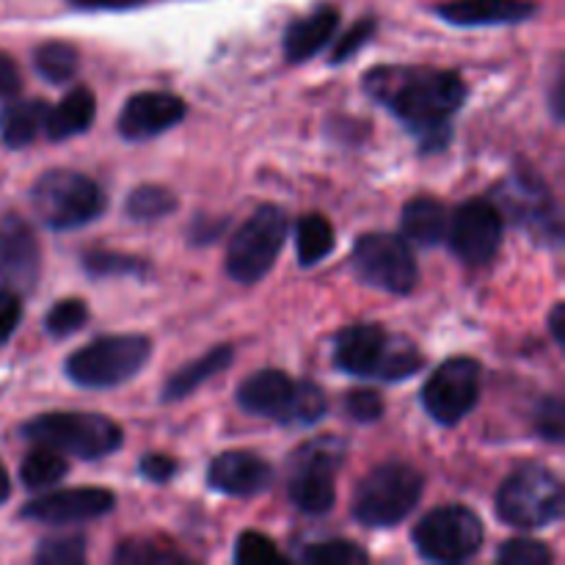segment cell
Segmentation results:
<instances>
[{
	"instance_id": "6",
	"label": "cell",
	"mask_w": 565,
	"mask_h": 565,
	"mask_svg": "<svg viewBox=\"0 0 565 565\" xmlns=\"http://www.w3.org/2000/svg\"><path fill=\"white\" fill-rule=\"evenodd\" d=\"M33 207L55 232L81 230L105 213V193L92 177L72 169H50L33 185Z\"/></svg>"
},
{
	"instance_id": "47",
	"label": "cell",
	"mask_w": 565,
	"mask_h": 565,
	"mask_svg": "<svg viewBox=\"0 0 565 565\" xmlns=\"http://www.w3.org/2000/svg\"><path fill=\"white\" fill-rule=\"evenodd\" d=\"M9 494H11V480H9V472H6V467L0 463V505L9 500Z\"/></svg>"
},
{
	"instance_id": "31",
	"label": "cell",
	"mask_w": 565,
	"mask_h": 565,
	"mask_svg": "<svg viewBox=\"0 0 565 565\" xmlns=\"http://www.w3.org/2000/svg\"><path fill=\"white\" fill-rule=\"evenodd\" d=\"M301 563L309 565H362L370 561L367 552L353 541H320V544L301 550Z\"/></svg>"
},
{
	"instance_id": "10",
	"label": "cell",
	"mask_w": 565,
	"mask_h": 565,
	"mask_svg": "<svg viewBox=\"0 0 565 565\" xmlns=\"http://www.w3.org/2000/svg\"><path fill=\"white\" fill-rule=\"evenodd\" d=\"M414 546L430 563H463L472 561L486 539L483 522L478 513L463 505L434 508L414 527Z\"/></svg>"
},
{
	"instance_id": "28",
	"label": "cell",
	"mask_w": 565,
	"mask_h": 565,
	"mask_svg": "<svg viewBox=\"0 0 565 565\" xmlns=\"http://www.w3.org/2000/svg\"><path fill=\"white\" fill-rule=\"evenodd\" d=\"M33 66L47 83H66L77 72V50L66 42H44L33 53Z\"/></svg>"
},
{
	"instance_id": "20",
	"label": "cell",
	"mask_w": 565,
	"mask_h": 565,
	"mask_svg": "<svg viewBox=\"0 0 565 565\" xmlns=\"http://www.w3.org/2000/svg\"><path fill=\"white\" fill-rule=\"evenodd\" d=\"M436 14L458 28L516 25L535 14V3L530 0H450V3H441Z\"/></svg>"
},
{
	"instance_id": "11",
	"label": "cell",
	"mask_w": 565,
	"mask_h": 565,
	"mask_svg": "<svg viewBox=\"0 0 565 565\" xmlns=\"http://www.w3.org/2000/svg\"><path fill=\"white\" fill-rule=\"evenodd\" d=\"M351 268L364 285L392 296H408L419 279L417 259L408 243L386 232L359 237L351 254Z\"/></svg>"
},
{
	"instance_id": "25",
	"label": "cell",
	"mask_w": 565,
	"mask_h": 565,
	"mask_svg": "<svg viewBox=\"0 0 565 565\" xmlns=\"http://www.w3.org/2000/svg\"><path fill=\"white\" fill-rule=\"evenodd\" d=\"M50 105L44 99H17L0 110V136L11 149H22L44 130Z\"/></svg>"
},
{
	"instance_id": "36",
	"label": "cell",
	"mask_w": 565,
	"mask_h": 565,
	"mask_svg": "<svg viewBox=\"0 0 565 565\" xmlns=\"http://www.w3.org/2000/svg\"><path fill=\"white\" fill-rule=\"evenodd\" d=\"M555 561V552L544 541L513 539L497 552V563L502 565H550Z\"/></svg>"
},
{
	"instance_id": "27",
	"label": "cell",
	"mask_w": 565,
	"mask_h": 565,
	"mask_svg": "<svg viewBox=\"0 0 565 565\" xmlns=\"http://www.w3.org/2000/svg\"><path fill=\"white\" fill-rule=\"evenodd\" d=\"M66 472H70L66 458L61 456L58 450H53V447H42V445H36V450L28 452L25 461H22L20 467L22 486L31 491L58 486L61 480L66 478Z\"/></svg>"
},
{
	"instance_id": "19",
	"label": "cell",
	"mask_w": 565,
	"mask_h": 565,
	"mask_svg": "<svg viewBox=\"0 0 565 565\" xmlns=\"http://www.w3.org/2000/svg\"><path fill=\"white\" fill-rule=\"evenodd\" d=\"M292 401H296V381L281 370H259L248 375L237 390V403L243 412L285 425H290Z\"/></svg>"
},
{
	"instance_id": "48",
	"label": "cell",
	"mask_w": 565,
	"mask_h": 565,
	"mask_svg": "<svg viewBox=\"0 0 565 565\" xmlns=\"http://www.w3.org/2000/svg\"><path fill=\"white\" fill-rule=\"evenodd\" d=\"M561 105H563V77H557L555 92H552V108H555L557 119H561Z\"/></svg>"
},
{
	"instance_id": "42",
	"label": "cell",
	"mask_w": 565,
	"mask_h": 565,
	"mask_svg": "<svg viewBox=\"0 0 565 565\" xmlns=\"http://www.w3.org/2000/svg\"><path fill=\"white\" fill-rule=\"evenodd\" d=\"M177 461L171 456H160V452H149L138 463V472L143 480H152V483H169L177 475Z\"/></svg>"
},
{
	"instance_id": "34",
	"label": "cell",
	"mask_w": 565,
	"mask_h": 565,
	"mask_svg": "<svg viewBox=\"0 0 565 565\" xmlns=\"http://www.w3.org/2000/svg\"><path fill=\"white\" fill-rule=\"evenodd\" d=\"M33 561L39 565H81L86 561V539H83V535L44 539L42 544H39Z\"/></svg>"
},
{
	"instance_id": "30",
	"label": "cell",
	"mask_w": 565,
	"mask_h": 565,
	"mask_svg": "<svg viewBox=\"0 0 565 565\" xmlns=\"http://www.w3.org/2000/svg\"><path fill=\"white\" fill-rule=\"evenodd\" d=\"M83 268L94 279H103V276H147L152 265L141 257H132V254L88 252L83 257Z\"/></svg>"
},
{
	"instance_id": "29",
	"label": "cell",
	"mask_w": 565,
	"mask_h": 565,
	"mask_svg": "<svg viewBox=\"0 0 565 565\" xmlns=\"http://www.w3.org/2000/svg\"><path fill=\"white\" fill-rule=\"evenodd\" d=\"M127 215L138 224H152L177 210V196L163 185H138L125 204Z\"/></svg>"
},
{
	"instance_id": "8",
	"label": "cell",
	"mask_w": 565,
	"mask_h": 565,
	"mask_svg": "<svg viewBox=\"0 0 565 565\" xmlns=\"http://www.w3.org/2000/svg\"><path fill=\"white\" fill-rule=\"evenodd\" d=\"M345 461V441L337 436H323L290 458V480L287 494L292 505L309 516H323L337 502V469Z\"/></svg>"
},
{
	"instance_id": "13",
	"label": "cell",
	"mask_w": 565,
	"mask_h": 565,
	"mask_svg": "<svg viewBox=\"0 0 565 565\" xmlns=\"http://www.w3.org/2000/svg\"><path fill=\"white\" fill-rule=\"evenodd\" d=\"M497 210L516 226L533 232L544 243H561V213L544 182L527 171H516L494 191Z\"/></svg>"
},
{
	"instance_id": "9",
	"label": "cell",
	"mask_w": 565,
	"mask_h": 565,
	"mask_svg": "<svg viewBox=\"0 0 565 565\" xmlns=\"http://www.w3.org/2000/svg\"><path fill=\"white\" fill-rule=\"evenodd\" d=\"M287 241V215L276 204H263L235 232L226 254V274L241 285H257L274 268Z\"/></svg>"
},
{
	"instance_id": "23",
	"label": "cell",
	"mask_w": 565,
	"mask_h": 565,
	"mask_svg": "<svg viewBox=\"0 0 565 565\" xmlns=\"http://www.w3.org/2000/svg\"><path fill=\"white\" fill-rule=\"evenodd\" d=\"M232 359H235V348L232 345L213 348V351H207L204 356H199L196 362H191V364H185V367L177 370V373L163 384V395H160V401L177 403V401H182V397L193 395V392H196L204 381H210L213 375L224 373V370L232 364Z\"/></svg>"
},
{
	"instance_id": "46",
	"label": "cell",
	"mask_w": 565,
	"mask_h": 565,
	"mask_svg": "<svg viewBox=\"0 0 565 565\" xmlns=\"http://www.w3.org/2000/svg\"><path fill=\"white\" fill-rule=\"evenodd\" d=\"M565 303H555V309H552L550 315V329H552V337H555L557 345H565V334H563V323H565Z\"/></svg>"
},
{
	"instance_id": "5",
	"label": "cell",
	"mask_w": 565,
	"mask_h": 565,
	"mask_svg": "<svg viewBox=\"0 0 565 565\" xmlns=\"http://www.w3.org/2000/svg\"><path fill=\"white\" fill-rule=\"evenodd\" d=\"M425 480L412 463L386 461L362 478L353 494V516L364 527H397L419 505Z\"/></svg>"
},
{
	"instance_id": "15",
	"label": "cell",
	"mask_w": 565,
	"mask_h": 565,
	"mask_svg": "<svg viewBox=\"0 0 565 565\" xmlns=\"http://www.w3.org/2000/svg\"><path fill=\"white\" fill-rule=\"evenodd\" d=\"M42 274V254L33 226L20 215L0 221V279L17 292H31Z\"/></svg>"
},
{
	"instance_id": "41",
	"label": "cell",
	"mask_w": 565,
	"mask_h": 565,
	"mask_svg": "<svg viewBox=\"0 0 565 565\" xmlns=\"http://www.w3.org/2000/svg\"><path fill=\"white\" fill-rule=\"evenodd\" d=\"M20 320H22L20 292L11 290V287H6V290H0V345H3L11 334H14L17 326H20Z\"/></svg>"
},
{
	"instance_id": "35",
	"label": "cell",
	"mask_w": 565,
	"mask_h": 565,
	"mask_svg": "<svg viewBox=\"0 0 565 565\" xmlns=\"http://www.w3.org/2000/svg\"><path fill=\"white\" fill-rule=\"evenodd\" d=\"M281 552L276 550L274 541L263 533H254V530H246V533L237 535L235 541V563L237 565H276L281 563Z\"/></svg>"
},
{
	"instance_id": "39",
	"label": "cell",
	"mask_w": 565,
	"mask_h": 565,
	"mask_svg": "<svg viewBox=\"0 0 565 565\" xmlns=\"http://www.w3.org/2000/svg\"><path fill=\"white\" fill-rule=\"evenodd\" d=\"M375 28H379V22H375L373 17H362L359 22H353V25L345 31V36L337 42L334 53H331V64H342V61H351L353 55H356L359 50H362L364 44H367L370 39L375 36Z\"/></svg>"
},
{
	"instance_id": "45",
	"label": "cell",
	"mask_w": 565,
	"mask_h": 565,
	"mask_svg": "<svg viewBox=\"0 0 565 565\" xmlns=\"http://www.w3.org/2000/svg\"><path fill=\"white\" fill-rule=\"evenodd\" d=\"M70 6L83 11H125L147 3V0H66Z\"/></svg>"
},
{
	"instance_id": "12",
	"label": "cell",
	"mask_w": 565,
	"mask_h": 565,
	"mask_svg": "<svg viewBox=\"0 0 565 565\" xmlns=\"http://www.w3.org/2000/svg\"><path fill=\"white\" fill-rule=\"evenodd\" d=\"M480 397V362L469 356L447 359L423 386V406L445 428L461 423Z\"/></svg>"
},
{
	"instance_id": "32",
	"label": "cell",
	"mask_w": 565,
	"mask_h": 565,
	"mask_svg": "<svg viewBox=\"0 0 565 565\" xmlns=\"http://www.w3.org/2000/svg\"><path fill=\"white\" fill-rule=\"evenodd\" d=\"M114 561L127 565H174L188 563V557L182 552L171 550V546L152 544V541H121L114 552Z\"/></svg>"
},
{
	"instance_id": "43",
	"label": "cell",
	"mask_w": 565,
	"mask_h": 565,
	"mask_svg": "<svg viewBox=\"0 0 565 565\" xmlns=\"http://www.w3.org/2000/svg\"><path fill=\"white\" fill-rule=\"evenodd\" d=\"M224 230H226V218H207V215H199L196 224L191 226V241L196 243V246H204V243L218 241Z\"/></svg>"
},
{
	"instance_id": "33",
	"label": "cell",
	"mask_w": 565,
	"mask_h": 565,
	"mask_svg": "<svg viewBox=\"0 0 565 565\" xmlns=\"http://www.w3.org/2000/svg\"><path fill=\"white\" fill-rule=\"evenodd\" d=\"M88 320V307L81 298H64V301L55 303L53 309L44 318V329H47L50 337L55 340H64V337H72L75 331H81Z\"/></svg>"
},
{
	"instance_id": "4",
	"label": "cell",
	"mask_w": 565,
	"mask_h": 565,
	"mask_svg": "<svg viewBox=\"0 0 565 565\" xmlns=\"http://www.w3.org/2000/svg\"><path fill=\"white\" fill-rule=\"evenodd\" d=\"M152 340L143 334L99 337L66 359V379L81 390H114L147 367Z\"/></svg>"
},
{
	"instance_id": "24",
	"label": "cell",
	"mask_w": 565,
	"mask_h": 565,
	"mask_svg": "<svg viewBox=\"0 0 565 565\" xmlns=\"http://www.w3.org/2000/svg\"><path fill=\"white\" fill-rule=\"evenodd\" d=\"M447 210L445 204L430 196H417L403 207V241H412L417 246H436L447 237Z\"/></svg>"
},
{
	"instance_id": "7",
	"label": "cell",
	"mask_w": 565,
	"mask_h": 565,
	"mask_svg": "<svg viewBox=\"0 0 565 565\" xmlns=\"http://www.w3.org/2000/svg\"><path fill=\"white\" fill-rule=\"evenodd\" d=\"M565 494L555 472L541 463L519 467L497 491V516L508 527H550L563 516Z\"/></svg>"
},
{
	"instance_id": "37",
	"label": "cell",
	"mask_w": 565,
	"mask_h": 565,
	"mask_svg": "<svg viewBox=\"0 0 565 565\" xmlns=\"http://www.w3.org/2000/svg\"><path fill=\"white\" fill-rule=\"evenodd\" d=\"M326 417V395L312 381L296 384V401H292L290 425H315Z\"/></svg>"
},
{
	"instance_id": "21",
	"label": "cell",
	"mask_w": 565,
	"mask_h": 565,
	"mask_svg": "<svg viewBox=\"0 0 565 565\" xmlns=\"http://www.w3.org/2000/svg\"><path fill=\"white\" fill-rule=\"evenodd\" d=\"M340 25V11L334 6H318L312 14L301 17L285 31V55L290 64H303L326 47Z\"/></svg>"
},
{
	"instance_id": "18",
	"label": "cell",
	"mask_w": 565,
	"mask_h": 565,
	"mask_svg": "<svg viewBox=\"0 0 565 565\" xmlns=\"http://www.w3.org/2000/svg\"><path fill=\"white\" fill-rule=\"evenodd\" d=\"M274 483V467L246 450L221 452L207 469V486L226 497H257Z\"/></svg>"
},
{
	"instance_id": "26",
	"label": "cell",
	"mask_w": 565,
	"mask_h": 565,
	"mask_svg": "<svg viewBox=\"0 0 565 565\" xmlns=\"http://www.w3.org/2000/svg\"><path fill=\"white\" fill-rule=\"evenodd\" d=\"M337 246L334 237V226H331L329 218L323 215L312 213L303 215L296 226V252H298V263L303 268H312V265L323 263Z\"/></svg>"
},
{
	"instance_id": "22",
	"label": "cell",
	"mask_w": 565,
	"mask_h": 565,
	"mask_svg": "<svg viewBox=\"0 0 565 565\" xmlns=\"http://www.w3.org/2000/svg\"><path fill=\"white\" fill-rule=\"evenodd\" d=\"M94 114H97V99H94V92L86 86H77L72 88V92L66 94L55 108H50L44 132H47L50 141H66V138H75L92 127Z\"/></svg>"
},
{
	"instance_id": "2",
	"label": "cell",
	"mask_w": 565,
	"mask_h": 565,
	"mask_svg": "<svg viewBox=\"0 0 565 565\" xmlns=\"http://www.w3.org/2000/svg\"><path fill=\"white\" fill-rule=\"evenodd\" d=\"M334 362L342 373L370 381H406L425 367V356L406 337L379 323H353L334 340Z\"/></svg>"
},
{
	"instance_id": "38",
	"label": "cell",
	"mask_w": 565,
	"mask_h": 565,
	"mask_svg": "<svg viewBox=\"0 0 565 565\" xmlns=\"http://www.w3.org/2000/svg\"><path fill=\"white\" fill-rule=\"evenodd\" d=\"M533 425H535V434H539L541 439L552 441V445H561L563 430H565V406L561 397L557 395L544 397V401L535 406Z\"/></svg>"
},
{
	"instance_id": "40",
	"label": "cell",
	"mask_w": 565,
	"mask_h": 565,
	"mask_svg": "<svg viewBox=\"0 0 565 565\" xmlns=\"http://www.w3.org/2000/svg\"><path fill=\"white\" fill-rule=\"evenodd\" d=\"M345 412L356 423H379L384 417V397L375 390H353L345 397Z\"/></svg>"
},
{
	"instance_id": "17",
	"label": "cell",
	"mask_w": 565,
	"mask_h": 565,
	"mask_svg": "<svg viewBox=\"0 0 565 565\" xmlns=\"http://www.w3.org/2000/svg\"><path fill=\"white\" fill-rule=\"evenodd\" d=\"M188 108L177 94L143 92L125 103L119 114V136L127 141H147L185 119Z\"/></svg>"
},
{
	"instance_id": "3",
	"label": "cell",
	"mask_w": 565,
	"mask_h": 565,
	"mask_svg": "<svg viewBox=\"0 0 565 565\" xmlns=\"http://www.w3.org/2000/svg\"><path fill=\"white\" fill-rule=\"evenodd\" d=\"M22 436L33 445L53 447L61 456L97 461L121 447L125 434L114 419L94 412H50L22 425Z\"/></svg>"
},
{
	"instance_id": "1",
	"label": "cell",
	"mask_w": 565,
	"mask_h": 565,
	"mask_svg": "<svg viewBox=\"0 0 565 565\" xmlns=\"http://www.w3.org/2000/svg\"><path fill=\"white\" fill-rule=\"evenodd\" d=\"M364 92L434 152L450 141V119L467 99V83L434 66H375L364 75Z\"/></svg>"
},
{
	"instance_id": "44",
	"label": "cell",
	"mask_w": 565,
	"mask_h": 565,
	"mask_svg": "<svg viewBox=\"0 0 565 565\" xmlns=\"http://www.w3.org/2000/svg\"><path fill=\"white\" fill-rule=\"evenodd\" d=\"M22 88L20 70L6 53H0V99H11Z\"/></svg>"
},
{
	"instance_id": "14",
	"label": "cell",
	"mask_w": 565,
	"mask_h": 565,
	"mask_svg": "<svg viewBox=\"0 0 565 565\" xmlns=\"http://www.w3.org/2000/svg\"><path fill=\"white\" fill-rule=\"evenodd\" d=\"M452 254L467 265H486L502 246V213L489 199H469L447 224Z\"/></svg>"
},
{
	"instance_id": "16",
	"label": "cell",
	"mask_w": 565,
	"mask_h": 565,
	"mask_svg": "<svg viewBox=\"0 0 565 565\" xmlns=\"http://www.w3.org/2000/svg\"><path fill=\"white\" fill-rule=\"evenodd\" d=\"M116 497L108 489H64L31 500L22 508V519H31L39 524H83L92 519L105 516L114 511Z\"/></svg>"
}]
</instances>
